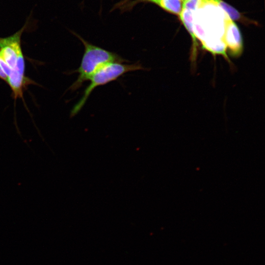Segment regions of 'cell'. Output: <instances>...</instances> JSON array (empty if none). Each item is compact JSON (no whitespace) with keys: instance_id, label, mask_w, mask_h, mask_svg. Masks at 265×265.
I'll use <instances>...</instances> for the list:
<instances>
[{"instance_id":"cell-1","label":"cell","mask_w":265,"mask_h":265,"mask_svg":"<svg viewBox=\"0 0 265 265\" xmlns=\"http://www.w3.org/2000/svg\"><path fill=\"white\" fill-rule=\"evenodd\" d=\"M82 43L84 50L80 67L75 71L79 74L70 89L76 90L89 80L93 74L104 65L112 62H127L117 53L95 46L76 34Z\"/></svg>"},{"instance_id":"cell-2","label":"cell","mask_w":265,"mask_h":265,"mask_svg":"<svg viewBox=\"0 0 265 265\" xmlns=\"http://www.w3.org/2000/svg\"><path fill=\"white\" fill-rule=\"evenodd\" d=\"M145 70L147 69L143 67L139 62L132 64L112 62L104 65L89 79L90 82L84 90L82 97L72 109L71 116L73 117L79 112L91 93L96 87L115 80L128 72Z\"/></svg>"},{"instance_id":"cell-3","label":"cell","mask_w":265,"mask_h":265,"mask_svg":"<svg viewBox=\"0 0 265 265\" xmlns=\"http://www.w3.org/2000/svg\"><path fill=\"white\" fill-rule=\"evenodd\" d=\"M23 29L9 37L0 38V55L11 70L16 66L19 55L22 53L21 36Z\"/></svg>"},{"instance_id":"cell-4","label":"cell","mask_w":265,"mask_h":265,"mask_svg":"<svg viewBox=\"0 0 265 265\" xmlns=\"http://www.w3.org/2000/svg\"><path fill=\"white\" fill-rule=\"evenodd\" d=\"M223 41L229 49L230 54L234 56L241 54L243 49L240 31L237 24L226 14L224 18V31Z\"/></svg>"},{"instance_id":"cell-5","label":"cell","mask_w":265,"mask_h":265,"mask_svg":"<svg viewBox=\"0 0 265 265\" xmlns=\"http://www.w3.org/2000/svg\"><path fill=\"white\" fill-rule=\"evenodd\" d=\"M24 72L25 60L22 53L19 55L15 67L11 70L6 80L16 98L22 96L25 82Z\"/></svg>"},{"instance_id":"cell-6","label":"cell","mask_w":265,"mask_h":265,"mask_svg":"<svg viewBox=\"0 0 265 265\" xmlns=\"http://www.w3.org/2000/svg\"><path fill=\"white\" fill-rule=\"evenodd\" d=\"M179 17L183 24L191 36L192 42L191 58L192 61H194L197 57L198 43L193 29V11L186 9H182Z\"/></svg>"},{"instance_id":"cell-7","label":"cell","mask_w":265,"mask_h":265,"mask_svg":"<svg viewBox=\"0 0 265 265\" xmlns=\"http://www.w3.org/2000/svg\"><path fill=\"white\" fill-rule=\"evenodd\" d=\"M154 3L165 11L179 16L183 8V0H136V2Z\"/></svg>"},{"instance_id":"cell-8","label":"cell","mask_w":265,"mask_h":265,"mask_svg":"<svg viewBox=\"0 0 265 265\" xmlns=\"http://www.w3.org/2000/svg\"><path fill=\"white\" fill-rule=\"evenodd\" d=\"M206 3H210L218 6L232 20H241L242 16L235 8L222 0H206Z\"/></svg>"},{"instance_id":"cell-9","label":"cell","mask_w":265,"mask_h":265,"mask_svg":"<svg viewBox=\"0 0 265 265\" xmlns=\"http://www.w3.org/2000/svg\"><path fill=\"white\" fill-rule=\"evenodd\" d=\"M206 4V0H185L183 1L182 9L193 12Z\"/></svg>"},{"instance_id":"cell-10","label":"cell","mask_w":265,"mask_h":265,"mask_svg":"<svg viewBox=\"0 0 265 265\" xmlns=\"http://www.w3.org/2000/svg\"><path fill=\"white\" fill-rule=\"evenodd\" d=\"M0 78L6 80H7V76L3 72L0 66Z\"/></svg>"},{"instance_id":"cell-11","label":"cell","mask_w":265,"mask_h":265,"mask_svg":"<svg viewBox=\"0 0 265 265\" xmlns=\"http://www.w3.org/2000/svg\"><path fill=\"white\" fill-rule=\"evenodd\" d=\"M183 1L185 0H183Z\"/></svg>"}]
</instances>
